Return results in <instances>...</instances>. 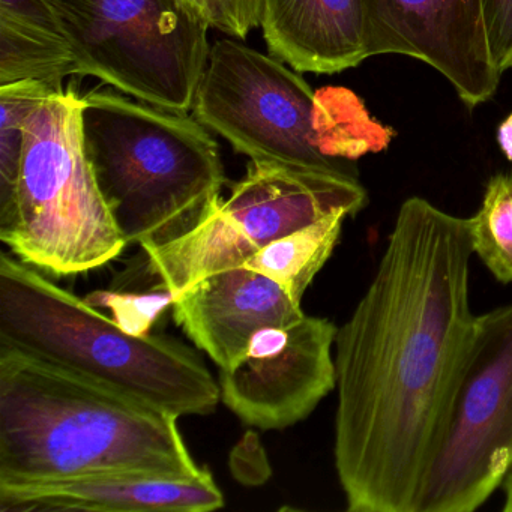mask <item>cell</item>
I'll use <instances>...</instances> for the list:
<instances>
[{
  "mask_svg": "<svg viewBox=\"0 0 512 512\" xmlns=\"http://www.w3.org/2000/svg\"><path fill=\"white\" fill-rule=\"evenodd\" d=\"M467 218L398 209L376 274L334 344V460L350 512H416L476 316Z\"/></svg>",
  "mask_w": 512,
  "mask_h": 512,
  "instance_id": "cell-1",
  "label": "cell"
},
{
  "mask_svg": "<svg viewBox=\"0 0 512 512\" xmlns=\"http://www.w3.org/2000/svg\"><path fill=\"white\" fill-rule=\"evenodd\" d=\"M178 416L0 344V485L193 478Z\"/></svg>",
  "mask_w": 512,
  "mask_h": 512,
  "instance_id": "cell-2",
  "label": "cell"
},
{
  "mask_svg": "<svg viewBox=\"0 0 512 512\" xmlns=\"http://www.w3.org/2000/svg\"><path fill=\"white\" fill-rule=\"evenodd\" d=\"M0 344L178 416L211 415L220 383L196 350L136 337L16 256H0Z\"/></svg>",
  "mask_w": 512,
  "mask_h": 512,
  "instance_id": "cell-3",
  "label": "cell"
},
{
  "mask_svg": "<svg viewBox=\"0 0 512 512\" xmlns=\"http://www.w3.org/2000/svg\"><path fill=\"white\" fill-rule=\"evenodd\" d=\"M83 149L128 244L163 247L203 223L226 182L220 149L197 119L113 92L82 97Z\"/></svg>",
  "mask_w": 512,
  "mask_h": 512,
  "instance_id": "cell-4",
  "label": "cell"
},
{
  "mask_svg": "<svg viewBox=\"0 0 512 512\" xmlns=\"http://www.w3.org/2000/svg\"><path fill=\"white\" fill-rule=\"evenodd\" d=\"M80 106L62 91L29 113L13 205L0 215L11 254L53 277L101 268L128 245L83 149Z\"/></svg>",
  "mask_w": 512,
  "mask_h": 512,
  "instance_id": "cell-5",
  "label": "cell"
},
{
  "mask_svg": "<svg viewBox=\"0 0 512 512\" xmlns=\"http://www.w3.org/2000/svg\"><path fill=\"white\" fill-rule=\"evenodd\" d=\"M77 74L170 112L193 110L209 26L185 0H47Z\"/></svg>",
  "mask_w": 512,
  "mask_h": 512,
  "instance_id": "cell-6",
  "label": "cell"
},
{
  "mask_svg": "<svg viewBox=\"0 0 512 512\" xmlns=\"http://www.w3.org/2000/svg\"><path fill=\"white\" fill-rule=\"evenodd\" d=\"M358 176L251 161L247 175L232 187L196 229L163 247L145 250L148 272L178 299L218 272L241 268L251 256L335 211L356 217L367 206Z\"/></svg>",
  "mask_w": 512,
  "mask_h": 512,
  "instance_id": "cell-7",
  "label": "cell"
},
{
  "mask_svg": "<svg viewBox=\"0 0 512 512\" xmlns=\"http://www.w3.org/2000/svg\"><path fill=\"white\" fill-rule=\"evenodd\" d=\"M512 469V302L476 316L416 512H473Z\"/></svg>",
  "mask_w": 512,
  "mask_h": 512,
  "instance_id": "cell-8",
  "label": "cell"
},
{
  "mask_svg": "<svg viewBox=\"0 0 512 512\" xmlns=\"http://www.w3.org/2000/svg\"><path fill=\"white\" fill-rule=\"evenodd\" d=\"M314 109L302 76L236 40L211 47L193 106L200 124L251 161L358 176L352 161L323 154Z\"/></svg>",
  "mask_w": 512,
  "mask_h": 512,
  "instance_id": "cell-9",
  "label": "cell"
},
{
  "mask_svg": "<svg viewBox=\"0 0 512 512\" xmlns=\"http://www.w3.org/2000/svg\"><path fill=\"white\" fill-rule=\"evenodd\" d=\"M337 329L308 314L289 328L260 329L242 358L220 370L221 401L242 422L263 431L304 421L335 389Z\"/></svg>",
  "mask_w": 512,
  "mask_h": 512,
  "instance_id": "cell-10",
  "label": "cell"
},
{
  "mask_svg": "<svg viewBox=\"0 0 512 512\" xmlns=\"http://www.w3.org/2000/svg\"><path fill=\"white\" fill-rule=\"evenodd\" d=\"M371 52L418 59L469 107L493 98L502 74L488 50L481 0H365Z\"/></svg>",
  "mask_w": 512,
  "mask_h": 512,
  "instance_id": "cell-11",
  "label": "cell"
},
{
  "mask_svg": "<svg viewBox=\"0 0 512 512\" xmlns=\"http://www.w3.org/2000/svg\"><path fill=\"white\" fill-rule=\"evenodd\" d=\"M172 308L179 328L220 370L242 358L260 329L289 328L305 317L301 304L280 284L244 266L205 278L175 299Z\"/></svg>",
  "mask_w": 512,
  "mask_h": 512,
  "instance_id": "cell-12",
  "label": "cell"
},
{
  "mask_svg": "<svg viewBox=\"0 0 512 512\" xmlns=\"http://www.w3.org/2000/svg\"><path fill=\"white\" fill-rule=\"evenodd\" d=\"M223 506L206 467L193 478L103 476L0 485V512H209Z\"/></svg>",
  "mask_w": 512,
  "mask_h": 512,
  "instance_id": "cell-13",
  "label": "cell"
},
{
  "mask_svg": "<svg viewBox=\"0 0 512 512\" xmlns=\"http://www.w3.org/2000/svg\"><path fill=\"white\" fill-rule=\"evenodd\" d=\"M269 53L298 73L335 74L371 58L365 0H263Z\"/></svg>",
  "mask_w": 512,
  "mask_h": 512,
  "instance_id": "cell-14",
  "label": "cell"
},
{
  "mask_svg": "<svg viewBox=\"0 0 512 512\" xmlns=\"http://www.w3.org/2000/svg\"><path fill=\"white\" fill-rule=\"evenodd\" d=\"M346 218V211L332 212L316 223L275 239L242 266L271 278L301 304L304 293L334 253Z\"/></svg>",
  "mask_w": 512,
  "mask_h": 512,
  "instance_id": "cell-15",
  "label": "cell"
},
{
  "mask_svg": "<svg viewBox=\"0 0 512 512\" xmlns=\"http://www.w3.org/2000/svg\"><path fill=\"white\" fill-rule=\"evenodd\" d=\"M77 74L67 40L0 19V86L41 82L62 89V80Z\"/></svg>",
  "mask_w": 512,
  "mask_h": 512,
  "instance_id": "cell-16",
  "label": "cell"
},
{
  "mask_svg": "<svg viewBox=\"0 0 512 512\" xmlns=\"http://www.w3.org/2000/svg\"><path fill=\"white\" fill-rule=\"evenodd\" d=\"M325 94V98L316 95L314 109V128L323 154L353 161L388 145L391 131L371 121L352 92L337 89Z\"/></svg>",
  "mask_w": 512,
  "mask_h": 512,
  "instance_id": "cell-17",
  "label": "cell"
},
{
  "mask_svg": "<svg viewBox=\"0 0 512 512\" xmlns=\"http://www.w3.org/2000/svg\"><path fill=\"white\" fill-rule=\"evenodd\" d=\"M473 256L494 280L512 284V172L488 181L481 206L467 218Z\"/></svg>",
  "mask_w": 512,
  "mask_h": 512,
  "instance_id": "cell-18",
  "label": "cell"
},
{
  "mask_svg": "<svg viewBox=\"0 0 512 512\" xmlns=\"http://www.w3.org/2000/svg\"><path fill=\"white\" fill-rule=\"evenodd\" d=\"M56 92H62V89L41 82L0 86V215L13 205L26 118L44 98Z\"/></svg>",
  "mask_w": 512,
  "mask_h": 512,
  "instance_id": "cell-19",
  "label": "cell"
},
{
  "mask_svg": "<svg viewBox=\"0 0 512 512\" xmlns=\"http://www.w3.org/2000/svg\"><path fill=\"white\" fill-rule=\"evenodd\" d=\"M85 301L94 308H109L116 325L136 337H143L151 334L152 325L166 308L172 307L175 298L166 289L148 293L97 290L89 293Z\"/></svg>",
  "mask_w": 512,
  "mask_h": 512,
  "instance_id": "cell-20",
  "label": "cell"
},
{
  "mask_svg": "<svg viewBox=\"0 0 512 512\" xmlns=\"http://www.w3.org/2000/svg\"><path fill=\"white\" fill-rule=\"evenodd\" d=\"M209 26L233 38H245L262 22L263 0H185Z\"/></svg>",
  "mask_w": 512,
  "mask_h": 512,
  "instance_id": "cell-21",
  "label": "cell"
},
{
  "mask_svg": "<svg viewBox=\"0 0 512 512\" xmlns=\"http://www.w3.org/2000/svg\"><path fill=\"white\" fill-rule=\"evenodd\" d=\"M491 61L500 74L512 70V0H481Z\"/></svg>",
  "mask_w": 512,
  "mask_h": 512,
  "instance_id": "cell-22",
  "label": "cell"
},
{
  "mask_svg": "<svg viewBox=\"0 0 512 512\" xmlns=\"http://www.w3.org/2000/svg\"><path fill=\"white\" fill-rule=\"evenodd\" d=\"M0 19L65 38L58 17L47 0H0Z\"/></svg>",
  "mask_w": 512,
  "mask_h": 512,
  "instance_id": "cell-23",
  "label": "cell"
},
{
  "mask_svg": "<svg viewBox=\"0 0 512 512\" xmlns=\"http://www.w3.org/2000/svg\"><path fill=\"white\" fill-rule=\"evenodd\" d=\"M497 142L505 157L512 163V113L499 125Z\"/></svg>",
  "mask_w": 512,
  "mask_h": 512,
  "instance_id": "cell-24",
  "label": "cell"
},
{
  "mask_svg": "<svg viewBox=\"0 0 512 512\" xmlns=\"http://www.w3.org/2000/svg\"><path fill=\"white\" fill-rule=\"evenodd\" d=\"M503 491V506L502 511L512 512V469L509 470L508 475H506L505 481L502 484Z\"/></svg>",
  "mask_w": 512,
  "mask_h": 512,
  "instance_id": "cell-25",
  "label": "cell"
}]
</instances>
